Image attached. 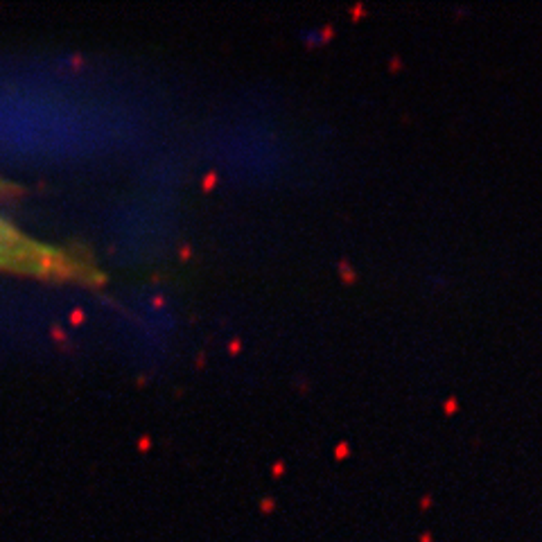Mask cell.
Returning a JSON list of instances; mask_svg holds the SVG:
<instances>
[{"label": "cell", "mask_w": 542, "mask_h": 542, "mask_svg": "<svg viewBox=\"0 0 542 542\" xmlns=\"http://www.w3.org/2000/svg\"><path fill=\"white\" fill-rule=\"evenodd\" d=\"M0 271L57 283H102L93 260L29 237L5 219H0Z\"/></svg>", "instance_id": "1"}]
</instances>
